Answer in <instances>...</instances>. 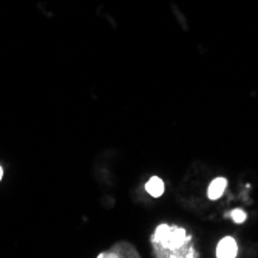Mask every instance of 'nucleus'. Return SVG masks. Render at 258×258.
Returning <instances> with one entry per match:
<instances>
[{
	"instance_id": "obj_1",
	"label": "nucleus",
	"mask_w": 258,
	"mask_h": 258,
	"mask_svg": "<svg viewBox=\"0 0 258 258\" xmlns=\"http://www.w3.org/2000/svg\"><path fill=\"white\" fill-rule=\"evenodd\" d=\"M186 238L187 235L184 229H178V227L170 229L169 226H165V224L158 227L155 234L156 243L162 244L167 249H178L182 243H186Z\"/></svg>"
},
{
	"instance_id": "obj_3",
	"label": "nucleus",
	"mask_w": 258,
	"mask_h": 258,
	"mask_svg": "<svg viewBox=\"0 0 258 258\" xmlns=\"http://www.w3.org/2000/svg\"><path fill=\"white\" fill-rule=\"evenodd\" d=\"M226 186H227V181H226V179H224V178H216L215 181H212V184L209 186L207 195H209L210 199H218V198L223 195Z\"/></svg>"
},
{
	"instance_id": "obj_4",
	"label": "nucleus",
	"mask_w": 258,
	"mask_h": 258,
	"mask_svg": "<svg viewBox=\"0 0 258 258\" xmlns=\"http://www.w3.org/2000/svg\"><path fill=\"white\" fill-rule=\"evenodd\" d=\"M145 189H147V192L150 194L152 196L158 198V196H161L164 194V182L158 177H153L150 181L147 182Z\"/></svg>"
},
{
	"instance_id": "obj_5",
	"label": "nucleus",
	"mask_w": 258,
	"mask_h": 258,
	"mask_svg": "<svg viewBox=\"0 0 258 258\" xmlns=\"http://www.w3.org/2000/svg\"><path fill=\"white\" fill-rule=\"evenodd\" d=\"M230 216H232V220H234L235 223H243V221L246 220V213L241 210V209L232 210V212H230Z\"/></svg>"
},
{
	"instance_id": "obj_6",
	"label": "nucleus",
	"mask_w": 258,
	"mask_h": 258,
	"mask_svg": "<svg viewBox=\"0 0 258 258\" xmlns=\"http://www.w3.org/2000/svg\"><path fill=\"white\" fill-rule=\"evenodd\" d=\"M2 175H3V170H2V167H0V179H2Z\"/></svg>"
},
{
	"instance_id": "obj_2",
	"label": "nucleus",
	"mask_w": 258,
	"mask_h": 258,
	"mask_svg": "<svg viewBox=\"0 0 258 258\" xmlns=\"http://www.w3.org/2000/svg\"><path fill=\"white\" fill-rule=\"evenodd\" d=\"M237 252H238L237 243H235V240L230 237L223 238L218 243V247H216V255L220 258H232L237 255Z\"/></svg>"
}]
</instances>
